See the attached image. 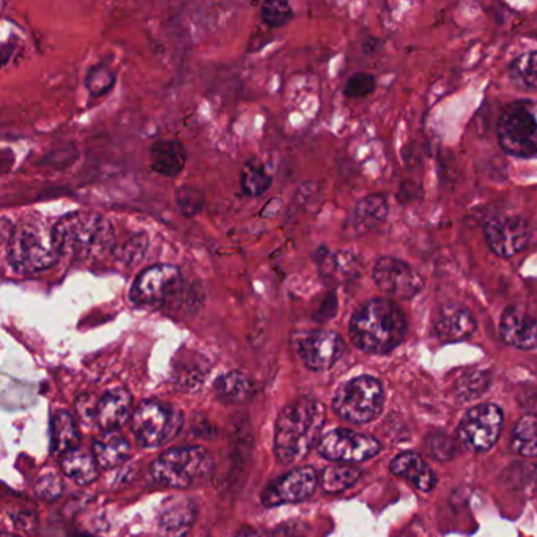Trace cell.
<instances>
[{"label": "cell", "instance_id": "obj_1", "mask_svg": "<svg viewBox=\"0 0 537 537\" xmlns=\"http://www.w3.org/2000/svg\"><path fill=\"white\" fill-rule=\"evenodd\" d=\"M325 426V408L314 399H300L287 405L276 421L275 454L279 462L304 459L319 441Z\"/></svg>", "mask_w": 537, "mask_h": 537}, {"label": "cell", "instance_id": "obj_2", "mask_svg": "<svg viewBox=\"0 0 537 537\" xmlns=\"http://www.w3.org/2000/svg\"><path fill=\"white\" fill-rule=\"evenodd\" d=\"M407 320L393 301H367L353 314L350 336L358 349L372 355L391 352L404 339Z\"/></svg>", "mask_w": 537, "mask_h": 537}, {"label": "cell", "instance_id": "obj_3", "mask_svg": "<svg viewBox=\"0 0 537 537\" xmlns=\"http://www.w3.org/2000/svg\"><path fill=\"white\" fill-rule=\"evenodd\" d=\"M60 257L100 259L114 246L115 234L108 219L93 213H71L52 227Z\"/></svg>", "mask_w": 537, "mask_h": 537}, {"label": "cell", "instance_id": "obj_4", "mask_svg": "<svg viewBox=\"0 0 537 537\" xmlns=\"http://www.w3.org/2000/svg\"><path fill=\"white\" fill-rule=\"evenodd\" d=\"M7 259L19 275H37L59 262L52 229L38 223H23L15 227L7 243Z\"/></svg>", "mask_w": 537, "mask_h": 537}, {"label": "cell", "instance_id": "obj_5", "mask_svg": "<svg viewBox=\"0 0 537 537\" xmlns=\"http://www.w3.org/2000/svg\"><path fill=\"white\" fill-rule=\"evenodd\" d=\"M212 473V456L199 446L169 449L150 467L153 481L174 489L200 486L210 479Z\"/></svg>", "mask_w": 537, "mask_h": 537}, {"label": "cell", "instance_id": "obj_6", "mask_svg": "<svg viewBox=\"0 0 537 537\" xmlns=\"http://www.w3.org/2000/svg\"><path fill=\"white\" fill-rule=\"evenodd\" d=\"M385 393L377 378L363 375L342 385L333 399L334 412L353 424L374 421L383 410Z\"/></svg>", "mask_w": 537, "mask_h": 537}, {"label": "cell", "instance_id": "obj_7", "mask_svg": "<svg viewBox=\"0 0 537 537\" xmlns=\"http://www.w3.org/2000/svg\"><path fill=\"white\" fill-rule=\"evenodd\" d=\"M498 139L511 155H537V101H515L504 109L498 123Z\"/></svg>", "mask_w": 537, "mask_h": 537}, {"label": "cell", "instance_id": "obj_8", "mask_svg": "<svg viewBox=\"0 0 537 537\" xmlns=\"http://www.w3.org/2000/svg\"><path fill=\"white\" fill-rule=\"evenodd\" d=\"M182 426V412L156 400L142 402L131 418L134 440L141 448L166 445L180 432Z\"/></svg>", "mask_w": 537, "mask_h": 537}, {"label": "cell", "instance_id": "obj_9", "mask_svg": "<svg viewBox=\"0 0 537 537\" xmlns=\"http://www.w3.org/2000/svg\"><path fill=\"white\" fill-rule=\"evenodd\" d=\"M183 289L182 271L174 265L145 268L131 287L130 300L136 306L163 308L180 295Z\"/></svg>", "mask_w": 537, "mask_h": 537}, {"label": "cell", "instance_id": "obj_10", "mask_svg": "<svg viewBox=\"0 0 537 537\" xmlns=\"http://www.w3.org/2000/svg\"><path fill=\"white\" fill-rule=\"evenodd\" d=\"M79 413L82 419L90 421L98 429L109 432L130 419L133 410V399L126 389L115 388L106 391L100 399L81 397L78 402Z\"/></svg>", "mask_w": 537, "mask_h": 537}, {"label": "cell", "instance_id": "obj_11", "mask_svg": "<svg viewBox=\"0 0 537 537\" xmlns=\"http://www.w3.org/2000/svg\"><path fill=\"white\" fill-rule=\"evenodd\" d=\"M503 429V412L497 405L482 404L462 419L459 440L470 451L482 452L492 448Z\"/></svg>", "mask_w": 537, "mask_h": 537}, {"label": "cell", "instance_id": "obj_12", "mask_svg": "<svg viewBox=\"0 0 537 537\" xmlns=\"http://www.w3.org/2000/svg\"><path fill=\"white\" fill-rule=\"evenodd\" d=\"M380 451L382 446L374 437L349 429L331 430L319 441L320 456L334 462H363L377 456Z\"/></svg>", "mask_w": 537, "mask_h": 537}, {"label": "cell", "instance_id": "obj_13", "mask_svg": "<svg viewBox=\"0 0 537 537\" xmlns=\"http://www.w3.org/2000/svg\"><path fill=\"white\" fill-rule=\"evenodd\" d=\"M374 279L380 290L397 300L416 297L424 287L423 276L412 265L393 257L378 260L374 267Z\"/></svg>", "mask_w": 537, "mask_h": 537}, {"label": "cell", "instance_id": "obj_14", "mask_svg": "<svg viewBox=\"0 0 537 537\" xmlns=\"http://www.w3.org/2000/svg\"><path fill=\"white\" fill-rule=\"evenodd\" d=\"M317 486H319V476L314 468H295L282 478L268 484L267 489L262 493V503L265 506L300 503L312 497Z\"/></svg>", "mask_w": 537, "mask_h": 537}, {"label": "cell", "instance_id": "obj_15", "mask_svg": "<svg viewBox=\"0 0 537 537\" xmlns=\"http://www.w3.org/2000/svg\"><path fill=\"white\" fill-rule=\"evenodd\" d=\"M298 353L311 371H326L341 360L345 344L333 331H312L298 342Z\"/></svg>", "mask_w": 537, "mask_h": 537}, {"label": "cell", "instance_id": "obj_16", "mask_svg": "<svg viewBox=\"0 0 537 537\" xmlns=\"http://www.w3.org/2000/svg\"><path fill=\"white\" fill-rule=\"evenodd\" d=\"M484 232L490 249L504 259L519 254L530 240V226L519 216L493 218Z\"/></svg>", "mask_w": 537, "mask_h": 537}, {"label": "cell", "instance_id": "obj_17", "mask_svg": "<svg viewBox=\"0 0 537 537\" xmlns=\"http://www.w3.org/2000/svg\"><path fill=\"white\" fill-rule=\"evenodd\" d=\"M196 504L189 498L172 497L158 514L160 537H185L196 519Z\"/></svg>", "mask_w": 537, "mask_h": 537}, {"label": "cell", "instance_id": "obj_18", "mask_svg": "<svg viewBox=\"0 0 537 537\" xmlns=\"http://www.w3.org/2000/svg\"><path fill=\"white\" fill-rule=\"evenodd\" d=\"M435 331L445 341H463L476 331V320L462 304H445L434 317Z\"/></svg>", "mask_w": 537, "mask_h": 537}, {"label": "cell", "instance_id": "obj_19", "mask_svg": "<svg viewBox=\"0 0 537 537\" xmlns=\"http://www.w3.org/2000/svg\"><path fill=\"white\" fill-rule=\"evenodd\" d=\"M500 334L503 341L515 349H536L537 320L520 309H506L501 317Z\"/></svg>", "mask_w": 537, "mask_h": 537}, {"label": "cell", "instance_id": "obj_20", "mask_svg": "<svg viewBox=\"0 0 537 537\" xmlns=\"http://www.w3.org/2000/svg\"><path fill=\"white\" fill-rule=\"evenodd\" d=\"M391 471L394 475L412 482L416 489L421 492H430L437 484V478L432 468L427 465L423 457L415 452H404L391 462Z\"/></svg>", "mask_w": 537, "mask_h": 537}, {"label": "cell", "instance_id": "obj_21", "mask_svg": "<svg viewBox=\"0 0 537 537\" xmlns=\"http://www.w3.org/2000/svg\"><path fill=\"white\" fill-rule=\"evenodd\" d=\"M186 161H188V153L182 142L175 141V139L156 142L150 149L152 169L163 177H177L185 169Z\"/></svg>", "mask_w": 537, "mask_h": 537}, {"label": "cell", "instance_id": "obj_22", "mask_svg": "<svg viewBox=\"0 0 537 537\" xmlns=\"http://www.w3.org/2000/svg\"><path fill=\"white\" fill-rule=\"evenodd\" d=\"M60 467H62L63 475L70 478L71 481L76 482L79 486H89L98 478L100 465L92 452L75 448L68 451L67 454H63Z\"/></svg>", "mask_w": 537, "mask_h": 537}, {"label": "cell", "instance_id": "obj_23", "mask_svg": "<svg viewBox=\"0 0 537 537\" xmlns=\"http://www.w3.org/2000/svg\"><path fill=\"white\" fill-rule=\"evenodd\" d=\"M93 456L101 468H115L130 456V445L122 434L109 430L93 441Z\"/></svg>", "mask_w": 537, "mask_h": 537}, {"label": "cell", "instance_id": "obj_24", "mask_svg": "<svg viewBox=\"0 0 537 537\" xmlns=\"http://www.w3.org/2000/svg\"><path fill=\"white\" fill-rule=\"evenodd\" d=\"M215 393L226 404H241L251 397L252 382L243 372H227L216 380Z\"/></svg>", "mask_w": 537, "mask_h": 537}, {"label": "cell", "instance_id": "obj_25", "mask_svg": "<svg viewBox=\"0 0 537 537\" xmlns=\"http://www.w3.org/2000/svg\"><path fill=\"white\" fill-rule=\"evenodd\" d=\"M79 432L75 419L68 412L54 413L52 416V451L54 454H67L78 448Z\"/></svg>", "mask_w": 537, "mask_h": 537}, {"label": "cell", "instance_id": "obj_26", "mask_svg": "<svg viewBox=\"0 0 537 537\" xmlns=\"http://www.w3.org/2000/svg\"><path fill=\"white\" fill-rule=\"evenodd\" d=\"M388 215V202L382 196H369L360 200L353 210V227L358 230L374 229Z\"/></svg>", "mask_w": 537, "mask_h": 537}, {"label": "cell", "instance_id": "obj_27", "mask_svg": "<svg viewBox=\"0 0 537 537\" xmlns=\"http://www.w3.org/2000/svg\"><path fill=\"white\" fill-rule=\"evenodd\" d=\"M512 448L520 456L537 457V416L528 415L520 419L512 435Z\"/></svg>", "mask_w": 537, "mask_h": 537}, {"label": "cell", "instance_id": "obj_28", "mask_svg": "<svg viewBox=\"0 0 537 537\" xmlns=\"http://www.w3.org/2000/svg\"><path fill=\"white\" fill-rule=\"evenodd\" d=\"M240 185L243 193L248 194V196H262L270 189L271 177L262 163L249 161L241 171Z\"/></svg>", "mask_w": 537, "mask_h": 537}, {"label": "cell", "instance_id": "obj_29", "mask_svg": "<svg viewBox=\"0 0 537 537\" xmlns=\"http://www.w3.org/2000/svg\"><path fill=\"white\" fill-rule=\"evenodd\" d=\"M361 473L349 465H333L322 473V487L325 492L339 493L350 489L360 479Z\"/></svg>", "mask_w": 537, "mask_h": 537}, {"label": "cell", "instance_id": "obj_30", "mask_svg": "<svg viewBox=\"0 0 537 537\" xmlns=\"http://www.w3.org/2000/svg\"><path fill=\"white\" fill-rule=\"evenodd\" d=\"M511 75L519 86L537 89V51L526 52L519 59H515Z\"/></svg>", "mask_w": 537, "mask_h": 537}, {"label": "cell", "instance_id": "obj_31", "mask_svg": "<svg viewBox=\"0 0 537 537\" xmlns=\"http://www.w3.org/2000/svg\"><path fill=\"white\" fill-rule=\"evenodd\" d=\"M489 388V377L484 372H473V374L465 375V377L457 383V396L463 402L476 399L481 396L486 389Z\"/></svg>", "mask_w": 537, "mask_h": 537}, {"label": "cell", "instance_id": "obj_32", "mask_svg": "<svg viewBox=\"0 0 537 537\" xmlns=\"http://www.w3.org/2000/svg\"><path fill=\"white\" fill-rule=\"evenodd\" d=\"M262 16L268 26H284L292 18V7L287 2H267L262 7Z\"/></svg>", "mask_w": 537, "mask_h": 537}, {"label": "cell", "instance_id": "obj_33", "mask_svg": "<svg viewBox=\"0 0 537 537\" xmlns=\"http://www.w3.org/2000/svg\"><path fill=\"white\" fill-rule=\"evenodd\" d=\"M115 76L104 67H95L87 75V89L92 95H103L114 86Z\"/></svg>", "mask_w": 537, "mask_h": 537}, {"label": "cell", "instance_id": "obj_34", "mask_svg": "<svg viewBox=\"0 0 537 537\" xmlns=\"http://www.w3.org/2000/svg\"><path fill=\"white\" fill-rule=\"evenodd\" d=\"M177 204L185 215L193 216L204 207V196L196 188L182 186L178 189Z\"/></svg>", "mask_w": 537, "mask_h": 537}, {"label": "cell", "instance_id": "obj_35", "mask_svg": "<svg viewBox=\"0 0 537 537\" xmlns=\"http://www.w3.org/2000/svg\"><path fill=\"white\" fill-rule=\"evenodd\" d=\"M35 492H37L38 497L43 498V500H57L63 492L62 481H60V478L56 473H52V471L51 473H46V475H43L38 479L37 486H35Z\"/></svg>", "mask_w": 537, "mask_h": 537}, {"label": "cell", "instance_id": "obj_36", "mask_svg": "<svg viewBox=\"0 0 537 537\" xmlns=\"http://www.w3.org/2000/svg\"><path fill=\"white\" fill-rule=\"evenodd\" d=\"M374 76L360 73V75L352 76L345 86V95L350 98L367 97L374 90Z\"/></svg>", "mask_w": 537, "mask_h": 537}, {"label": "cell", "instance_id": "obj_37", "mask_svg": "<svg viewBox=\"0 0 537 537\" xmlns=\"http://www.w3.org/2000/svg\"><path fill=\"white\" fill-rule=\"evenodd\" d=\"M427 451H429L430 456L446 460L454 456L456 446L452 443L451 438L446 437V435L434 434L427 440Z\"/></svg>", "mask_w": 537, "mask_h": 537}, {"label": "cell", "instance_id": "obj_38", "mask_svg": "<svg viewBox=\"0 0 537 537\" xmlns=\"http://www.w3.org/2000/svg\"><path fill=\"white\" fill-rule=\"evenodd\" d=\"M237 537H278L275 534L265 533V531L254 530V528H243V530L238 531Z\"/></svg>", "mask_w": 537, "mask_h": 537}, {"label": "cell", "instance_id": "obj_39", "mask_svg": "<svg viewBox=\"0 0 537 537\" xmlns=\"http://www.w3.org/2000/svg\"><path fill=\"white\" fill-rule=\"evenodd\" d=\"M2 537H16V536H12V534H4V536Z\"/></svg>", "mask_w": 537, "mask_h": 537}]
</instances>
